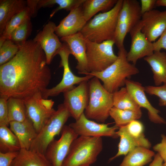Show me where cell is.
Wrapping results in <instances>:
<instances>
[{
    "label": "cell",
    "mask_w": 166,
    "mask_h": 166,
    "mask_svg": "<svg viewBox=\"0 0 166 166\" xmlns=\"http://www.w3.org/2000/svg\"><path fill=\"white\" fill-rule=\"evenodd\" d=\"M70 113L63 103L48 120L33 141L30 150L45 154L47 147L57 135L61 133Z\"/></svg>",
    "instance_id": "cell-6"
},
{
    "label": "cell",
    "mask_w": 166,
    "mask_h": 166,
    "mask_svg": "<svg viewBox=\"0 0 166 166\" xmlns=\"http://www.w3.org/2000/svg\"><path fill=\"white\" fill-rule=\"evenodd\" d=\"M113 97V107L117 108L132 110L141 109L126 87H122L114 93Z\"/></svg>",
    "instance_id": "cell-29"
},
{
    "label": "cell",
    "mask_w": 166,
    "mask_h": 166,
    "mask_svg": "<svg viewBox=\"0 0 166 166\" xmlns=\"http://www.w3.org/2000/svg\"><path fill=\"white\" fill-rule=\"evenodd\" d=\"M142 32L147 38L153 42L166 29V10L154 9L142 15Z\"/></svg>",
    "instance_id": "cell-16"
},
{
    "label": "cell",
    "mask_w": 166,
    "mask_h": 166,
    "mask_svg": "<svg viewBox=\"0 0 166 166\" xmlns=\"http://www.w3.org/2000/svg\"><path fill=\"white\" fill-rule=\"evenodd\" d=\"M125 85L128 91L136 103L141 108L146 109L148 118L152 122L158 124H166L165 120L159 114L160 111L151 104L145 93V87L137 81L127 79Z\"/></svg>",
    "instance_id": "cell-18"
},
{
    "label": "cell",
    "mask_w": 166,
    "mask_h": 166,
    "mask_svg": "<svg viewBox=\"0 0 166 166\" xmlns=\"http://www.w3.org/2000/svg\"><path fill=\"white\" fill-rule=\"evenodd\" d=\"M56 26L54 22H49L33 39L39 44L44 51L48 65L50 64L57 51L63 45L55 33Z\"/></svg>",
    "instance_id": "cell-17"
},
{
    "label": "cell",
    "mask_w": 166,
    "mask_h": 166,
    "mask_svg": "<svg viewBox=\"0 0 166 166\" xmlns=\"http://www.w3.org/2000/svg\"><path fill=\"white\" fill-rule=\"evenodd\" d=\"M87 22L84 17L81 6L71 10L57 26L55 33L62 38L80 32Z\"/></svg>",
    "instance_id": "cell-20"
},
{
    "label": "cell",
    "mask_w": 166,
    "mask_h": 166,
    "mask_svg": "<svg viewBox=\"0 0 166 166\" xmlns=\"http://www.w3.org/2000/svg\"><path fill=\"white\" fill-rule=\"evenodd\" d=\"M10 129L18 138L21 149L30 150L37 132L32 121L28 118L23 121L10 122Z\"/></svg>",
    "instance_id": "cell-21"
},
{
    "label": "cell",
    "mask_w": 166,
    "mask_h": 166,
    "mask_svg": "<svg viewBox=\"0 0 166 166\" xmlns=\"http://www.w3.org/2000/svg\"><path fill=\"white\" fill-rule=\"evenodd\" d=\"M127 53L124 46L118 49L117 58L110 66L102 71L88 73L85 75L98 78L103 82L105 89L113 93L125 85L127 79L139 73L135 65L128 61Z\"/></svg>",
    "instance_id": "cell-2"
},
{
    "label": "cell",
    "mask_w": 166,
    "mask_h": 166,
    "mask_svg": "<svg viewBox=\"0 0 166 166\" xmlns=\"http://www.w3.org/2000/svg\"><path fill=\"white\" fill-rule=\"evenodd\" d=\"M39 0H28L27 1V6L30 9L31 14L32 17L36 16L37 9V6Z\"/></svg>",
    "instance_id": "cell-41"
},
{
    "label": "cell",
    "mask_w": 166,
    "mask_h": 166,
    "mask_svg": "<svg viewBox=\"0 0 166 166\" xmlns=\"http://www.w3.org/2000/svg\"><path fill=\"white\" fill-rule=\"evenodd\" d=\"M156 6L166 7V0H156Z\"/></svg>",
    "instance_id": "cell-43"
},
{
    "label": "cell",
    "mask_w": 166,
    "mask_h": 166,
    "mask_svg": "<svg viewBox=\"0 0 166 166\" xmlns=\"http://www.w3.org/2000/svg\"><path fill=\"white\" fill-rule=\"evenodd\" d=\"M8 99L0 97V126L9 125L7 105Z\"/></svg>",
    "instance_id": "cell-36"
},
{
    "label": "cell",
    "mask_w": 166,
    "mask_h": 166,
    "mask_svg": "<svg viewBox=\"0 0 166 166\" xmlns=\"http://www.w3.org/2000/svg\"><path fill=\"white\" fill-rule=\"evenodd\" d=\"M116 133L120 137L117 153L110 158V162L122 155L126 156L131 151L138 147L149 149L150 142L145 136L144 126L138 120L133 121L126 125L119 127Z\"/></svg>",
    "instance_id": "cell-7"
},
{
    "label": "cell",
    "mask_w": 166,
    "mask_h": 166,
    "mask_svg": "<svg viewBox=\"0 0 166 166\" xmlns=\"http://www.w3.org/2000/svg\"><path fill=\"white\" fill-rule=\"evenodd\" d=\"M88 81L80 83L77 87L63 93V104L75 120L84 113L89 99V90Z\"/></svg>",
    "instance_id": "cell-13"
},
{
    "label": "cell",
    "mask_w": 166,
    "mask_h": 166,
    "mask_svg": "<svg viewBox=\"0 0 166 166\" xmlns=\"http://www.w3.org/2000/svg\"><path fill=\"white\" fill-rule=\"evenodd\" d=\"M19 151L4 153L0 152V166H10L13 160L18 155Z\"/></svg>",
    "instance_id": "cell-37"
},
{
    "label": "cell",
    "mask_w": 166,
    "mask_h": 166,
    "mask_svg": "<svg viewBox=\"0 0 166 166\" xmlns=\"http://www.w3.org/2000/svg\"><path fill=\"white\" fill-rule=\"evenodd\" d=\"M162 166H166V162L163 163Z\"/></svg>",
    "instance_id": "cell-44"
},
{
    "label": "cell",
    "mask_w": 166,
    "mask_h": 166,
    "mask_svg": "<svg viewBox=\"0 0 166 166\" xmlns=\"http://www.w3.org/2000/svg\"><path fill=\"white\" fill-rule=\"evenodd\" d=\"M103 148L101 137L80 136L73 142L62 166H88L94 163Z\"/></svg>",
    "instance_id": "cell-4"
},
{
    "label": "cell",
    "mask_w": 166,
    "mask_h": 166,
    "mask_svg": "<svg viewBox=\"0 0 166 166\" xmlns=\"http://www.w3.org/2000/svg\"><path fill=\"white\" fill-rule=\"evenodd\" d=\"M161 137V142L155 145L153 149L158 152L164 162H166V136L162 134Z\"/></svg>",
    "instance_id": "cell-38"
},
{
    "label": "cell",
    "mask_w": 166,
    "mask_h": 166,
    "mask_svg": "<svg viewBox=\"0 0 166 166\" xmlns=\"http://www.w3.org/2000/svg\"><path fill=\"white\" fill-rule=\"evenodd\" d=\"M155 155L149 149L136 147L125 156L119 166H143L152 161Z\"/></svg>",
    "instance_id": "cell-25"
},
{
    "label": "cell",
    "mask_w": 166,
    "mask_h": 166,
    "mask_svg": "<svg viewBox=\"0 0 166 166\" xmlns=\"http://www.w3.org/2000/svg\"><path fill=\"white\" fill-rule=\"evenodd\" d=\"M163 160L160 155L157 153L154 156V158L149 166H162Z\"/></svg>",
    "instance_id": "cell-42"
},
{
    "label": "cell",
    "mask_w": 166,
    "mask_h": 166,
    "mask_svg": "<svg viewBox=\"0 0 166 166\" xmlns=\"http://www.w3.org/2000/svg\"><path fill=\"white\" fill-rule=\"evenodd\" d=\"M142 115L141 109L123 110L114 107L111 108L109 112V116L114 121L115 125L118 127L126 125L133 121L138 120Z\"/></svg>",
    "instance_id": "cell-30"
},
{
    "label": "cell",
    "mask_w": 166,
    "mask_h": 166,
    "mask_svg": "<svg viewBox=\"0 0 166 166\" xmlns=\"http://www.w3.org/2000/svg\"><path fill=\"white\" fill-rule=\"evenodd\" d=\"M86 57L89 73L102 71L114 63L118 56L114 53L113 40L101 43L86 39Z\"/></svg>",
    "instance_id": "cell-8"
},
{
    "label": "cell",
    "mask_w": 166,
    "mask_h": 166,
    "mask_svg": "<svg viewBox=\"0 0 166 166\" xmlns=\"http://www.w3.org/2000/svg\"><path fill=\"white\" fill-rule=\"evenodd\" d=\"M145 92L150 95L159 97V105L160 106H166V83L162 85H148L145 87Z\"/></svg>",
    "instance_id": "cell-35"
},
{
    "label": "cell",
    "mask_w": 166,
    "mask_h": 166,
    "mask_svg": "<svg viewBox=\"0 0 166 166\" xmlns=\"http://www.w3.org/2000/svg\"><path fill=\"white\" fill-rule=\"evenodd\" d=\"M19 49V45L11 40H6L0 47V65L10 60L17 54Z\"/></svg>",
    "instance_id": "cell-34"
},
{
    "label": "cell",
    "mask_w": 166,
    "mask_h": 166,
    "mask_svg": "<svg viewBox=\"0 0 166 166\" xmlns=\"http://www.w3.org/2000/svg\"><path fill=\"white\" fill-rule=\"evenodd\" d=\"M27 0L0 1V35L9 21L27 6Z\"/></svg>",
    "instance_id": "cell-23"
},
{
    "label": "cell",
    "mask_w": 166,
    "mask_h": 166,
    "mask_svg": "<svg viewBox=\"0 0 166 166\" xmlns=\"http://www.w3.org/2000/svg\"><path fill=\"white\" fill-rule=\"evenodd\" d=\"M61 40L66 43L71 54L77 61L76 66L78 73L85 74L89 73L87 57L86 38L80 32L61 38Z\"/></svg>",
    "instance_id": "cell-19"
},
{
    "label": "cell",
    "mask_w": 166,
    "mask_h": 166,
    "mask_svg": "<svg viewBox=\"0 0 166 166\" xmlns=\"http://www.w3.org/2000/svg\"><path fill=\"white\" fill-rule=\"evenodd\" d=\"M78 136L69 125H64L60 138L50 142L45 154L52 166H62L71 144Z\"/></svg>",
    "instance_id": "cell-12"
},
{
    "label": "cell",
    "mask_w": 166,
    "mask_h": 166,
    "mask_svg": "<svg viewBox=\"0 0 166 166\" xmlns=\"http://www.w3.org/2000/svg\"><path fill=\"white\" fill-rule=\"evenodd\" d=\"M118 0H85L81 5L83 15L87 22L97 13L108 11L116 5Z\"/></svg>",
    "instance_id": "cell-26"
},
{
    "label": "cell",
    "mask_w": 166,
    "mask_h": 166,
    "mask_svg": "<svg viewBox=\"0 0 166 166\" xmlns=\"http://www.w3.org/2000/svg\"><path fill=\"white\" fill-rule=\"evenodd\" d=\"M152 45L154 51H160L162 49L166 50V29Z\"/></svg>",
    "instance_id": "cell-39"
},
{
    "label": "cell",
    "mask_w": 166,
    "mask_h": 166,
    "mask_svg": "<svg viewBox=\"0 0 166 166\" xmlns=\"http://www.w3.org/2000/svg\"></svg>",
    "instance_id": "cell-45"
},
{
    "label": "cell",
    "mask_w": 166,
    "mask_h": 166,
    "mask_svg": "<svg viewBox=\"0 0 166 166\" xmlns=\"http://www.w3.org/2000/svg\"><path fill=\"white\" fill-rule=\"evenodd\" d=\"M123 0H118L109 10L101 13L87 22L80 31L89 40L97 43L113 40Z\"/></svg>",
    "instance_id": "cell-3"
},
{
    "label": "cell",
    "mask_w": 166,
    "mask_h": 166,
    "mask_svg": "<svg viewBox=\"0 0 166 166\" xmlns=\"http://www.w3.org/2000/svg\"><path fill=\"white\" fill-rule=\"evenodd\" d=\"M24 101L27 117L32 121L38 133L55 112L53 108L54 102L52 99L43 98L40 93Z\"/></svg>",
    "instance_id": "cell-11"
},
{
    "label": "cell",
    "mask_w": 166,
    "mask_h": 166,
    "mask_svg": "<svg viewBox=\"0 0 166 166\" xmlns=\"http://www.w3.org/2000/svg\"><path fill=\"white\" fill-rule=\"evenodd\" d=\"M156 0H141L140 11L142 15L153 10L156 6Z\"/></svg>",
    "instance_id": "cell-40"
},
{
    "label": "cell",
    "mask_w": 166,
    "mask_h": 166,
    "mask_svg": "<svg viewBox=\"0 0 166 166\" xmlns=\"http://www.w3.org/2000/svg\"><path fill=\"white\" fill-rule=\"evenodd\" d=\"M151 67L156 86L166 83V53L154 51L151 55L144 58Z\"/></svg>",
    "instance_id": "cell-22"
},
{
    "label": "cell",
    "mask_w": 166,
    "mask_h": 166,
    "mask_svg": "<svg viewBox=\"0 0 166 166\" xmlns=\"http://www.w3.org/2000/svg\"><path fill=\"white\" fill-rule=\"evenodd\" d=\"M21 149L17 137L7 126H0V152L19 151Z\"/></svg>",
    "instance_id": "cell-27"
},
{
    "label": "cell",
    "mask_w": 166,
    "mask_h": 166,
    "mask_svg": "<svg viewBox=\"0 0 166 166\" xmlns=\"http://www.w3.org/2000/svg\"><path fill=\"white\" fill-rule=\"evenodd\" d=\"M71 52L67 45L63 43L62 46L57 52L56 55L58 54L61 57L60 67L63 68V74L60 82L55 87L46 89L42 93V97L47 99L49 97H54L59 95L73 88L76 84H79L83 81H89L94 76L87 75L83 77L75 75L72 72L69 65V57Z\"/></svg>",
    "instance_id": "cell-10"
},
{
    "label": "cell",
    "mask_w": 166,
    "mask_h": 166,
    "mask_svg": "<svg viewBox=\"0 0 166 166\" xmlns=\"http://www.w3.org/2000/svg\"><path fill=\"white\" fill-rule=\"evenodd\" d=\"M8 120L22 122L27 118L26 110L24 101L14 97L9 98L7 101Z\"/></svg>",
    "instance_id": "cell-31"
},
{
    "label": "cell",
    "mask_w": 166,
    "mask_h": 166,
    "mask_svg": "<svg viewBox=\"0 0 166 166\" xmlns=\"http://www.w3.org/2000/svg\"><path fill=\"white\" fill-rule=\"evenodd\" d=\"M88 84L89 99L84 112L85 116L88 119L104 123L113 107V93L107 91L97 77L89 80Z\"/></svg>",
    "instance_id": "cell-5"
},
{
    "label": "cell",
    "mask_w": 166,
    "mask_h": 166,
    "mask_svg": "<svg viewBox=\"0 0 166 166\" xmlns=\"http://www.w3.org/2000/svg\"><path fill=\"white\" fill-rule=\"evenodd\" d=\"M31 17L30 10L27 6L13 17L7 24L2 34L0 35V47L6 40L10 39L11 34L15 29L26 20L30 19Z\"/></svg>",
    "instance_id": "cell-28"
},
{
    "label": "cell",
    "mask_w": 166,
    "mask_h": 166,
    "mask_svg": "<svg viewBox=\"0 0 166 166\" xmlns=\"http://www.w3.org/2000/svg\"><path fill=\"white\" fill-rule=\"evenodd\" d=\"M140 5L136 0H123L113 40L119 49L124 46L127 34L141 21Z\"/></svg>",
    "instance_id": "cell-9"
},
{
    "label": "cell",
    "mask_w": 166,
    "mask_h": 166,
    "mask_svg": "<svg viewBox=\"0 0 166 166\" xmlns=\"http://www.w3.org/2000/svg\"><path fill=\"white\" fill-rule=\"evenodd\" d=\"M19 45L9 61L0 65V97L25 100L47 89L51 78L44 51L33 40Z\"/></svg>",
    "instance_id": "cell-1"
},
{
    "label": "cell",
    "mask_w": 166,
    "mask_h": 166,
    "mask_svg": "<svg viewBox=\"0 0 166 166\" xmlns=\"http://www.w3.org/2000/svg\"><path fill=\"white\" fill-rule=\"evenodd\" d=\"M85 0H39L37 6L38 9L42 7H51L57 4L58 5L52 12L50 18L59 10L64 9L70 11L81 6Z\"/></svg>",
    "instance_id": "cell-32"
},
{
    "label": "cell",
    "mask_w": 166,
    "mask_h": 166,
    "mask_svg": "<svg viewBox=\"0 0 166 166\" xmlns=\"http://www.w3.org/2000/svg\"><path fill=\"white\" fill-rule=\"evenodd\" d=\"M109 124L99 123L86 117L83 113L75 122L69 125L78 135L92 137L107 136L113 138L118 137L116 130L119 127L114 125L109 126Z\"/></svg>",
    "instance_id": "cell-14"
},
{
    "label": "cell",
    "mask_w": 166,
    "mask_h": 166,
    "mask_svg": "<svg viewBox=\"0 0 166 166\" xmlns=\"http://www.w3.org/2000/svg\"><path fill=\"white\" fill-rule=\"evenodd\" d=\"M31 30L30 19H29L14 30L11 34L10 40L17 44H21L27 41L31 33Z\"/></svg>",
    "instance_id": "cell-33"
},
{
    "label": "cell",
    "mask_w": 166,
    "mask_h": 166,
    "mask_svg": "<svg viewBox=\"0 0 166 166\" xmlns=\"http://www.w3.org/2000/svg\"><path fill=\"white\" fill-rule=\"evenodd\" d=\"M10 166H52L45 154L21 149Z\"/></svg>",
    "instance_id": "cell-24"
},
{
    "label": "cell",
    "mask_w": 166,
    "mask_h": 166,
    "mask_svg": "<svg viewBox=\"0 0 166 166\" xmlns=\"http://www.w3.org/2000/svg\"><path fill=\"white\" fill-rule=\"evenodd\" d=\"M140 22L130 31L131 44L127 53L128 61L135 65L138 60L152 54L154 52L152 42L150 41L142 32Z\"/></svg>",
    "instance_id": "cell-15"
}]
</instances>
